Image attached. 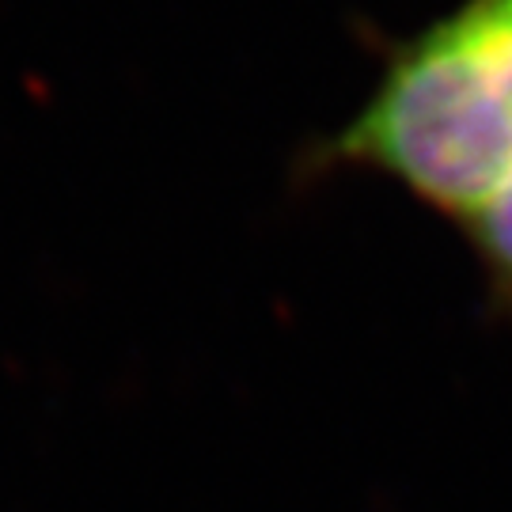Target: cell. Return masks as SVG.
Wrapping results in <instances>:
<instances>
[{
	"label": "cell",
	"instance_id": "6da1fadb",
	"mask_svg": "<svg viewBox=\"0 0 512 512\" xmlns=\"http://www.w3.org/2000/svg\"><path fill=\"white\" fill-rule=\"evenodd\" d=\"M304 167L380 175L459 228L512 175V0H459L387 42L365 103Z\"/></svg>",
	"mask_w": 512,
	"mask_h": 512
},
{
	"label": "cell",
	"instance_id": "7a4b0ae2",
	"mask_svg": "<svg viewBox=\"0 0 512 512\" xmlns=\"http://www.w3.org/2000/svg\"><path fill=\"white\" fill-rule=\"evenodd\" d=\"M482 274L486 311L512 330V175L459 224Z\"/></svg>",
	"mask_w": 512,
	"mask_h": 512
}]
</instances>
